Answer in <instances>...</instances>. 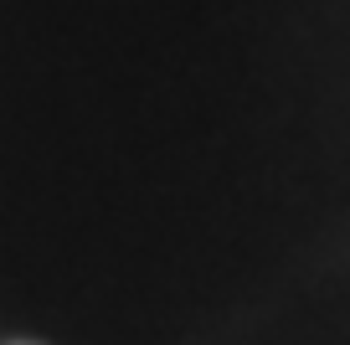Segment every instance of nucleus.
I'll list each match as a JSON object with an SVG mask.
<instances>
[{
    "label": "nucleus",
    "mask_w": 350,
    "mask_h": 345,
    "mask_svg": "<svg viewBox=\"0 0 350 345\" xmlns=\"http://www.w3.org/2000/svg\"><path fill=\"white\" fill-rule=\"evenodd\" d=\"M16 345H26V340H16Z\"/></svg>",
    "instance_id": "f257e3e1"
}]
</instances>
